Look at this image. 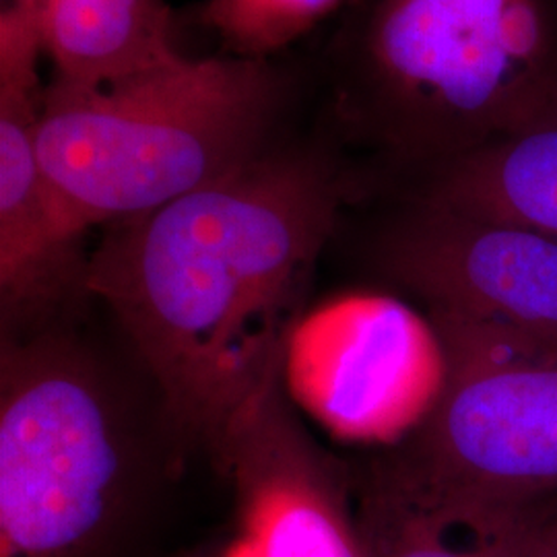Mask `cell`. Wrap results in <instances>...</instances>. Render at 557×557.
Wrapping results in <instances>:
<instances>
[{
    "mask_svg": "<svg viewBox=\"0 0 557 557\" xmlns=\"http://www.w3.org/2000/svg\"><path fill=\"white\" fill-rule=\"evenodd\" d=\"M345 197L317 153L267 149L186 197L112 223L89 257L178 446L223 442L277 388Z\"/></svg>",
    "mask_w": 557,
    "mask_h": 557,
    "instance_id": "6da1fadb",
    "label": "cell"
},
{
    "mask_svg": "<svg viewBox=\"0 0 557 557\" xmlns=\"http://www.w3.org/2000/svg\"><path fill=\"white\" fill-rule=\"evenodd\" d=\"M557 101V0H359L337 50L351 140L416 176Z\"/></svg>",
    "mask_w": 557,
    "mask_h": 557,
    "instance_id": "7a4b0ae2",
    "label": "cell"
},
{
    "mask_svg": "<svg viewBox=\"0 0 557 557\" xmlns=\"http://www.w3.org/2000/svg\"><path fill=\"white\" fill-rule=\"evenodd\" d=\"M158 469L119 379L59 326L2 337L0 557H133Z\"/></svg>",
    "mask_w": 557,
    "mask_h": 557,
    "instance_id": "3957f363",
    "label": "cell"
},
{
    "mask_svg": "<svg viewBox=\"0 0 557 557\" xmlns=\"http://www.w3.org/2000/svg\"><path fill=\"white\" fill-rule=\"evenodd\" d=\"M278 79L262 59L182 57L100 87H44L38 153L83 227L156 211L267 151Z\"/></svg>",
    "mask_w": 557,
    "mask_h": 557,
    "instance_id": "277c9868",
    "label": "cell"
},
{
    "mask_svg": "<svg viewBox=\"0 0 557 557\" xmlns=\"http://www.w3.org/2000/svg\"><path fill=\"white\" fill-rule=\"evenodd\" d=\"M444 382L430 413L386 457L450 494L557 498V347L432 317Z\"/></svg>",
    "mask_w": 557,
    "mask_h": 557,
    "instance_id": "5b68a950",
    "label": "cell"
},
{
    "mask_svg": "<svg viewBox=\"0 0 557 557\" xmlns=\"http://www.w3.org/2000/svg\"><path fill=\"white\" fill-rule=\"evenodd\" d=\"M44 52L29 0L0 13V317L2 337L57 326L54 317L87 294L83 227L46 178L38 153Z\"/></svg>",
    "mask_w": 557,
    "mask_h": 557,
    "instance_id": "8992f818",
    "label": "cell"
},
{
    "mask_svg": "<svg viewBox=\"0 0 557 557\" xmlns=\"http://www.w3.org/2000/svg\"><path fill=\"white\" fill-rule=\"evenodd\" d=\"M380 273L432 317L557 347V239L405 195L374 239Z\"/></svg>",
    "mask_w": 557,
    "mask_h": 557,
    "instance_id": "52a82bcc",
    "label": "cell"
},
{
    "mask_svg": "<svg viewBox=\"0 0 557 557\" xmlns=\"http://www.w3.org/2000/svg\"><path fill=\"white\" fill-rule=\"evenodd\" d=\"M283 372L301 407L345 438L411 434L436 403L444 351L434 324L391 298L354 296L299 320Z\"/></svg>",
    "mask_w": 557,
    "mask_h": 557,
    "instance_id": "ba28073f",
    "label": "cell"
},
{
    "mask_svg": "<svg viewBox=\"0 0 557 557\" xmlns=\"http://www.w3.org/2000/svg\"><path fill=\"white\" fill-rule=\"evenodd\" d=\"M238 487L239 557H366L337 481L278 403L277 388L218 453Z\"/></svg>",
    "mask_w": 557,
    "mask_h": 557,
    "instance_id": "9c48e42d",
    "label": "cell"
},
{
    "mask_svg": "<svg viewBox=\"0 0 557 557\" xmlns=\"http://www.w3.org/2000/svg\"><path fill=\"white\" fill-rule=\"evenodd\" d=\"M554 499L469 498L380 460L359 487L356 522L366 557H524Z\"/></svg>",
    "mask_w": 557,
    "mask_h": 557,
    "instance_id": "30bf717a",
    "label": "cell"
},
{
    "mask_svg": "<svg viewBox=\"0 0 557 557\" xmlns=\"http://www.w3.org/2000/svg\"><path fill=\"white\" fill-rule=\"evenodd\" d=\"M413 180L407 197L557 239V101L515 131Z\"/></svg>",
    "mask_w": 557,
    "mask_h": 557,
    "instance_id": "8fae6325",
    "label": "cell"
},
{
    "mask_svg": "<svg viewBox=\"0 0 557 557\" xmlns=\"http://www.w3.org/2000/svg\"><path fill=\"white\" fill-rule=\"evenodd\" d=\"M40 21L52 79L100 87L180 60L163 0H29Z\"/></svg>",
    "mask_w": 557,
    "mask_h": 557,
    "instance_id": "7c38bea8",
    "label": "cell"
},
{
    "mask_svg": "<svg viewBox=\"0 0 557 557\" xmlns=\"http://www.w3.org/2000/svg\"><path fill=\"white\" fill-rule=\"evenodd\" d=\"M347 0H207L202 21L220 36L225 54L267 60Z\"/></svg>",
    "mask_w": 557,
    "mask_h": 557,
    "instance_id": "4fadbf2b",
    "label": "cell"
},
{
    "mask_svg": "<svg viewBox=\"0 0 557 557\" xmlns=\"http://www.w3.org/2000/svg\"><path fill=\"white\" fill-rule=\"evenodd\" d=\"M524 557H557V499L541 520L537 533Z\"/></svg>",
    "mask_w": 557,
    "mask_h": 557,
    "instance_id": "5bb4252c",
    "label": "cell"
}]
</instances>
